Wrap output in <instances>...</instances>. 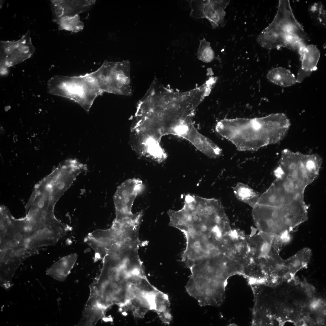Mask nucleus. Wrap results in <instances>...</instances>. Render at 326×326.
I'll return each mask as SVG.
<instances>
[{"instance_id": "7ed1b4c3", "label": "nucleus", "mask_w": 326, "mask_h": 326, "mask_svg": "<svg viewBox=\"0 0 326 326\" xmlns=\"http://www.w3.org/2000/svg\"><path fill=\"white\" fill-rule=\"evenodd\" d=\"M87 166L76 159L66 160L38 183L26 206L53 211L57 202Z\"/></svg>"}, {"instance_id": "20e7f679", "label": "nucleus", "mask_w": 326, "mask_h": 326, "mask_svg": "<svg viewBox=\"0 0 326 326\" xmlns=\"http://www.w3.org/2000/svg\"><path fill=\"white\" fill-rule=\"evenodd\" d=\"M307 37L294 15L289 1L280 0L273 21L262 31L256 40L261 47L267 49L286 47L298 50Z\"/></svg>"}, {"instance_id": "f257e3e1", "label": "nucleus", "mask_w": 326, "mask_h": 326, "mask_svg": "<svg viewBox=\"0 0 326 326\" xmlns=\"http://www.w3.org/2000/svg\"><path fill=\"white\" fill-rule=\"evenodd\" d=\"M138 251L110 253L102 260L100 273L90 288L107 309L115 305L125 307L132 286L145 275Z\"/></svg>"}, {"instance_id": "1a4fd4ad", "label": "nucleus", "mask_w": 326, "mask_h": 326, "mask_svg": "<svg viewBox=\"0 0 326 326\" xmlns=\"http://www.w3.org/2000/svg\"><path fill=\"white\" fill-rule=\"evenodd\" d=\"M259 216L264 226L271 233L280 235L286 239L294 229V215L291 203L273 207L262 205Z\"/></svg>"}, {"instance_id": "6e6552de", "label": "nucleus", "mask_w": 326, "mask_h": 326, "mask_svg": "<svg viewBox=\"0 0 326 326\" xmlns=\"http://www.w3.org/2000/svg\"><path fill=\"white\" fill-rule=\"evenodd\" d=\"M130 63L122 62L104 61L95 71L99 88L104 92L130 96L132 89L130 77Z\"/></svg>"}, {"instance_id": "b1692460", "label": "nucleus", "mask_w": 326, "mask_h": 326, "mask_svg": "<svg viewBox=\"0 0 326 326\" xmlns=\"http://www.w3.org/2000/svg\"><path fill=\"white\" fill-rule=\"evenodd\" d=\"M155 310L159 318L164 324L168 325L172 317L170 310V302L168 296L158 290L155 299Z\"/></svg>"}, {"instance_id": "aec40b11", "label": "nucleus", "mask_w": 326, "mask_h": 326, "mask_svg": "<svg viewBox=\"0 0 326 326\" xmlns=\"http://www.w3.org/2000/svg\"><path fill=\"white\" fill-rule=\"evenodd\" d=\"M77 258L78 255L76 253L65 256L48 269L46 273L58 281H64L71 272Z\"/></svg>"}, {"instance_id": "c9c22d12", "label": "nucleus", "mask_w": 326, "mask_h": 326, "mask_svg": "<svg viewBox=\"0 0 326 326\" xmlns=\"http://www.w3.org/2000/svg\"><path fill=\"white\" fill-rule=\"evenodd\" d=\"M201 250V248L199 247H196L194 248V251L197 253H199Z\"/></svg>"}, {"instance_id": "dca6fc26", "label": "nucleus", "mask_w": 326, "mask_h": 326, "mask_svg": "<svg viewBox=\"0 0 326 326\" xmlns=\"http://www.w3.org/2000/svg\"><path fill=\"white\" fill-rule=\"evenodd\" d=\"M34 254L32 251L25 249L0 250L1 286L6 289L11 286L13 285L12 278L20 265Z\"/></svg>"}, {"instance_id": "c756f323", "label": "nucleus", "mask_w": 326, "mask_h": 326, "mask_svg": "<svg viewBox=\"0 0 326 326\" xmlns=\"http://www.w3.org/2000/svg\"><path fill=\"white\" fill-rule=\"evenodd\" d=\"M309 11L312 18L317 23L326 25V11L321 3H314L311 7Z\"/></svg>"}, {"instance_id": "ea45409f", "label": "nucleus", "mask_w": 326, "mask_h": 326, "mask_svg": "<svg viewBox=\"0 0 326 326\" xmlns=\"http://www.w3.org/2000/svg\"><path fill=\"white\" fill-rule=\"evenodd\" d=\"M188 228L189 230L194 229L193 226L191 225H188Z\"/></svg>"}, {"instance_id": "cd10ccee", "label": "nucleus", "mask_w": 326, "mask_h": 326, "mask_svg": "<svg viewBox=\"0 0 326 326\" xmlns=\"http://www.w3.org/2000/svg\"><path fill=\"white\" fill-rule=\"evenodd\" d=\"M0 243L7 237L13 225V218L5 206H1L0 209Z\"/></svg>"}, {"instance_id": "a18cd8bd", "label": "nucleus", "mask_w": 326, "mask_h": 326, "mask_svg": "<svg viewBox=\"0 0 326 326\" xmlns=\"http://www.w3.org/2000/svg\"><path fill=\"white\" fill-rule=\"evenodd\" d=\"M323 313H324V314H326V310H324V312H323Z\"/></svg>"}, {"instance_id": "f03ea898", "label": "nucleus", "mask_w": 326, "mask_h": 326, "mask_svg": "<svg viewBox=\"0 0 326 326\" xmlns=\"http://www.w3.org/2000/svg\"><path fill=\"white\" fill-rule=\"evenodd\" d=\"M142 213L141 211L131 217L115 218L110 228L89 233L84 241L94 250V261L102 260L110 253L139 249L144 245L139 234Z\"/></svg>"}, {"instance_id": "473e14b6", "label": "nucleus", "mask_w": 326, "mask_h": 326, "mask_svg": "<svg viewBox=\"0 0 326 326\" xmlns=\"http://www.w3.org/2000/svg\"><path fill=\"white\" fill-rule=\"evenodd\" d=\"M318 305L322 307L324 306L325 305V303L322 300H321L318 301Z\"/></svg>"}, {"instance_id": "393cba45", "label": "nucleus", "mask_w": 326, "mask_h": 326, "mask_svg": "<svg viewBox=\"0 0 326 326\" xmlns=\"http://www.w3.org/2000/svg\"><path fill=\"white\" fill-rule=\"evenodd\" d=\"M300 156L312 183L319 175L322 163V159L316 154L306 155L300 152Z\"/></svg>"}, {"instance_id": "bb28decb", "label": "nucleus", "mask_w": 326, "mask_h": 326, "mask_svg": "<svg viewBox=\"0 0 326 326\" xmlns=\"http://www.w3.org/2000/svg\"><path fill=\"white\" fill-rule=\"evenodd\" d=\"M54 22L58 24L60 30H65L77 33L82 30L84 27V23L80 20L79 14L62 17Z\"/></svg>"}, {"instance_id": "72a5a7b5", "label": "nucleus", "mask_w": 326, "mask_h": 326, "mask_svg": "<svg viewBox=\"0 0 326 326\" xmlns=\"http://www.w3.org/2000/svg\"><path fill=\"white\" fill-rule=\"evenodd\" d=\"M207 248L209 250H213L215 248V247L211 244H209L207 245Z\"/></svg>"}, {"instance_id": "79ce46f5", "label": "nucleus", "mask_w": 326, "mask_h": 326, "mask_svg": "<svg viewBox=\"0 0 326 326\" xmlns=\"http://www.w3.org/2000/svg\"><path fill=\"white\" fill-rule=\"evenodd\" d=\"M300 306L301 307L304 308L305 306V304L304 303L302 302L300 304Z\"/></svg>"}, {"instance_id": "2eb2a0df", "label": "nucleus", "mask_w": 326, "mask_h": 326, "mask_svg": "<svg viewBox=\"0 0 326 326\" xmlns=\"http://www.w3.org/2000/svg\"><path fill=\"white\" fill-rule=\"evenodd\" d=\"M72 229L69 225L62 222L39 227L27 238L29 248L36 253L40 247L56 244Z\"/></svg>"}, {"instance_id": "9d476101", "label": "nucleus", "mask_w": 326, "mask_h": 326, "mask_svg": "<svg viewBox=\"0 0 326 326\" xmlns=\"http://www.w3.org/2000/svg\"><path fill=\"white\" fill-rule=\"evenodd\" d=\"M226 282L203 279L189 278L186 286L188 293L201 306H219L225 297Z\"/></svg>"}, {"instance_id": "423d86ee", "label": "nucleus", "mask_w": 326, "mask_h": 326, "mask_svg": "<svg viewBox=\"0 0 326 326\" xmlns=\"http://www.w3.org/2000/svg\"><path fill=\"white\" fill-rule=\"evenodd\" d=\"M216 132L232 142L240 151H255L269 145L258 117L225 119L215 126Z\"/></svg>"}, {"instance_id": "c85d7f7f", "label": "nucleus", "mask_w": 326, "mask_h": 326, "mask_svg": "<svg viewBox=\"0 0 326 326\" xmlns=\"http://www.w3.org/2000/svg\"><path fill=\"white\" fill-rule=\"evenodd\" d=\"M199 46L196 53L198 59L203 62L208 63L212 61L215 58V53L210 46V43L205 38L200 40Z\"/></svg>"}, {"instance_id": "7c9ffc66", "label": "nucleus", "mask_w": 326, "mask_h": 326, "mask_svg": "<svg viewBox=\"0 0 326 326\" xmlns=\"http://www.w3.org/2000/svg\"><path fill=\"white\" fill-rule=\"evenodd\" d=\"M311 73L305 71L300 69L296 78L297 82L300 83L306 77L309 76Z\"/></svg>"}, {"instance_id": "4c0bfd02", "label": "nucleus", "mask_w": 326, "mask_h": 326, "mask_svg": "<svg viewBox=\"0 0 326 326\" xmlns=\"http://www.w3.org/2000/svg\"><path fill=\"white\" fill-rule=\"evenodd\" d=\"M194 245L195 247H199L200 246V243L198 241H196L194 244Z\"/></svg>"}, {"instance_id": "37998d69", "label": "nucleus", "mask_w": 326, "mask_h": 326, "mask_svg": "<svg viewBox=\"0 0 326 326\" xmlns=\"http://www.w3.org/2000/svg\"><path fill=\"white\" fill-rule=\"evenodd\" d=\"M197 234L198 235L200 236L201 235V232L200 231H198L197 232Z\"/></svg>"}, {"instance_id": "5701e85b", "label": "nucleus", "mask_w": 326, "mask_h": 326, "mask_svg": "<svg viewBox=\"0 0 326 326\" xmlns=\"http://www.w3.org/2000/svg\"><path fill=\"white\" fill-rule=\"evenodd\" d=\"M232 189L237 199L252 208L257 204L261 194L247 184L241 182H238Z\"/></svg>"}, {"instance_id": "0eeeda50", "label": "nucleus", "mask_w": 326, "mask_h": 326, "mask_svg": "<svg viewBox=\"0 0 326 326\" xmlns=\"http://www.w3.org/2000/svg\"><path fill=\"white\" fill-rule=\"evenodd\" d=\"M47 90L51 94L74 101L87 112L95 99L101 95L89 73L75 76H54L48 82Z\"/></svg>"}, {"instance_id": "2f4dec72", "label": "nucleus", "mask_w": 326, "mask_h": 326, "mask_svg": "<svg viewBox=\"0 0 326 326\" xmlns=\"http://www.w3.org/2000/svg\"><path fill=\"white\" fill-rule=\"evenodd\" d=\"M207 228L206 225H203L200 226L201 230L203 232H205L207 230Z\"/></svg>"}, {"instance_id": "a19ab883", "label": "nucleus", "mask_w": 326, "mask_h": 326, "mask_svg": "<svg viewBox=\"0 0 326 326\" xmlns=\"http://www.w3.org/2000/svg\"><path fill=\"white\" fill-rule=\"evenodd\" d=\"M293 303L295 305H297L299 303V301L298 300L295 299L294 300Z\"/></svg>"}, {"instance_id": "ddd939ff", "label": "nucleus", "mask_w": 326, "mask_h": 326, "mask_svg": "<svg viewBox=\"0 0 326 326\" xmlns=\"http://www.w3.org/2000/svg\"><path fill=\"white\" fill-rule=\"evenodd\" d=\"M230 2L229 0H191L190 16L207 19L213 29L224 27L226 24L225 10Z\"/></svg>"}, {"instance_id": "6ab92c4d", "label": "nucleus", "mask_w": 326, "mask_h": 326, "mask_svg": "<svg viewBox=\"0 0 326 326\" xmlns=\"http://www.w3.org/2000/svg\"><path fill=\"white\" fill-rule=\"evenodd\" d=\"M107 309L94 295L90 294L77 326H95Z\"/></svg>"}, {"instance_id": "f8f14e48", "label": "nucleus", "mask_w": 326, "mask_h": 326, "mask_svg": "<svg viewBox=\"0 0 326 326\" xmlns=\"http://www.w3.org/2000/svg\"><path fill=\"white\" fill-rule=\"evenodd\" d=\"M35 50L30 30L17 41H0L1 73L30 57Z\"/></svg>"}, {"instance_id": "c03bdc74", "label": "nucleus", "mask_w": 326, "mask_h": 326, "mask_svg": "<svg viewBox=\"0 0 326 326\" xmlns=\"http://www.w3.org/2000/svg\"><path fill=\"white\" fill-rule=\"evenodd\" d=\"M189 231L191 233H193L195 232V230L193 229H192L189 230Z\"/></svg>"}, {"instance_id": "f704fd0d", "label": "nucleus", "mask_w": 326, "mask_h": 326, "mask_svg": "<svg viewBox=\"0 0 326 326\" xmlns=\"http://www.w3.org/2000/svg\"><path fill=\"white\" fill-rule=\"evenodd\" d=\"M212 230L213 232H215L216 233L219 231H220L219 228H218V227L217 226H215V227H214L213 228V229Z\"/></svg>"}, {"instance_id": "39448f33", "label": "nucleus", "mask_w": 326, "mask_h": 326, "mask_svg": "<svg viewBox=\"0 0 326 326\" xmlns=\"http://www.w3.org/2000/svg\"><path fill=\"white\" fill-rule=\"evenodd\" d=\"M147 107L162 136L172 135L182 138L187 133L192 123L189 110L169 94L155 92Z\"/></svg>"}, {"instance_id": "f3484780", "label": "nucleus", "mask_w": 326, "mask_h": 326, "mask_svg": "<svg viewBox=\"0 0 326 326\" xmlns=\"http://www.w3.org/2000/svg\"><path fill=\"white\" fill-rule=\"evenodd\" d=\"M53 21L64 16H74L84 12L94 4L95 0H51Z\"/></svg>"}, {"instance_id": "58836bf2", "label": "nucleus", "mask_w": 326, "mask_h": 326, "mask_svg": "<svg viewBox=\"0 0 326 326\" xmlns=\"http://www.w3.org/2000/svg\"><path fill=\"white\" fill-rule=\"evenodd\" d=\"M178 224L179 225H181L183 224L184 222L181 219H179L178 221Z\"/></svg>"}, {"instance_id": "a211bd4d", "label": "nucleus", "mask_w": 326, "mask_h": 326, "mask_svg": "<svg viewBox=\"0 0 326 326\" xmlns=\"http://www.w3.org/2000/svg\"><path fill=\"white\" fill-rule=\"evenodd\" d=\"M185 139L209 158H216L222 154V149L213 141L199 132L193 124L191 126Z\"/></svg>"}, {"instance_id": "412c9836", "label": "nucleus", "mask_w": 326, "mask_h": 326, "mask_svg": "<svg viewBox=\"0 0 326 326\" xmlns=\"http://www.w3.org/2000/svg\"><path fill=\"white\" fill-rule=\"evenodd\" d=\"M300 56L301 69L312 73L317 69V65L320 57V52L313 45H301L297 50Z\"/></svg>"}, {"instance_id": "4be33fe9", "label": "nucleus", "mask_w": 326, "mask_h": 326, "mask_svg": "<svg viewBox=\"0 0 326 326\" xmlns=\"http://www.w3.org/2000/svg\"><path fill=\"white\" fill-rule=\"evenodd\" d=\"M266 77L270 82L282 87H289L297 83L294 75L289 70L281 67L271 69L267 73Z\"/></svg>"}, {"instance_id": "9b49d317", "label": "nucleus", "mask_w": 326, "mask_h": 326, "mask_svg": "<svg viewBox=\"0 0 326 326\" xmlns=\"http://www.w3.org/2000/svg\"><path fill=\"white\" fill-rule=\"evenodd\" d=\"M158 290L149 282L145 275L140 277L132 286L125 307L135 317H144L149 311H155V297Z\"/></svg>"}, {"instance_id": "4468645a", "label": "nucleus", "mask_w": 326, "mask_h": 326, "mask_svg": "<svg viewBox=\"0 0 326 326\" xmlns=\"http://www.w3.org/2000/svg\"><path fill=\"white\" fill-rule=\"evenodd\" d=\"M144 186L139 179H129L118 187L114 196L116 217L132 216V208L135 199L143 190Z\"/></svg>"}, {"instance_id": "e433bc0d", "label": "nucleus", "mask_w": 326, "mask_h": 326, "mask_svg": "<svg viewBox=\"0 0 326 326\" xmlns=\"http://www.w3.org/2000/svg\"><path fill=\"white\" fill-rule=\"evenodd\" d=\"M310 317L308 316H305L303 318V320L305 321H308L310 320Z\"/></svg>"}, {"instance_id": "a878e982", "label": "nucleus", "mask_w": 326, "mask_h": 326, "mask_svg": "<svg viewBox=\"0 0 326 326\" xmlns=\"http://www.w3.org/2000/svg\"><path fill=\"white\" fill-rule=\"evenodd\" d=\"M312 254L310 249L304 248L286 260L289 272L294 274L299 269L306 267Z\"/></svg>"}]
</instances>
